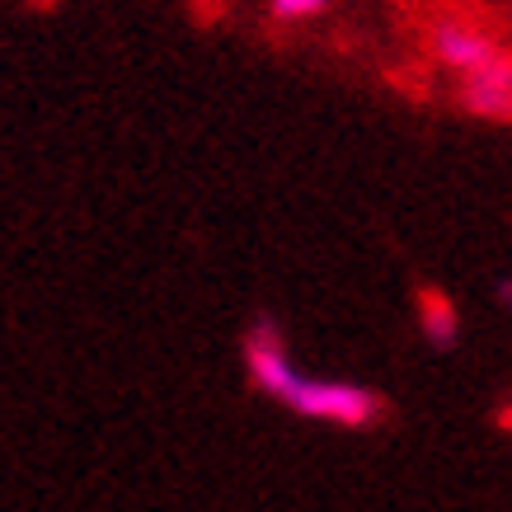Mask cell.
<instances>
[{
    "instance_id": "3",
    "label": "cell",
    "mask_w": 512,
    "mask_h": 512,
    "mask_svg": "<svg viewBox=\"0 0 512 512\" xmlns=\"http://www.w3.org/2000/svg\"><path fill=\"white\" fill-rule=\"evenodd\" d=\"M245 367H249V381L264 390V395H273L278 404H282V395L292 390L296 376H301L273 320H259V325L245 334Z\"/></svg>"
},
{
    "instance_id": "6",
    "label": "cell",
    "mask_w": 512,
    "mask_h": 512,
    "mask_svg": "<svg viewBox=\"0 0 512 512\" xmlns=\"http://www.w3.org/2000/svg\"><path fill=\"white\" fill-rule=\"evenodd\" d=\"M423 325L433 329L437 339H447V334H451V325H456V320H451V311H447V301H442V296H428V301H423Z\"/></svg>"
},
{
    "instance_id": "1",
    "label": "cell",
    "mask_w": 512,
    "mask_h": 512,
    "mask_svg": "<svg viewBox=\"0 0 512 512\" xmlns=\"http://www.w3.org/2000/svg\"><path fill=\"white\" fill-rule=\"evenodd\" d=\"M282 404L315 423H334V428H372L381 419V395L353 381H329V376H296Z\"/></svg>"
},
{
    "instance_id": "4",
    "label": "cell",
    "mask_w": 512,
    "mask_h": 512,
    "mask_svg": "<svg viewBox=\"0 0 512 512\" xmlns=\"http://www.w3.org/2000/svg\"><path fill=\"white\" fill-rule=\"evenodd\" d=\"M461 99L475 118H489V123H508L512 113V62L498 57L494 66H484L475 76L461 80Z\"/></svg>"
},
{
    "instance_id": "5",
    "label": "cell",
    "mask_w": 512,
    "mask_h": 512,
    "mask_svg": "<svg viewBox=\"0 0 512 512\" xmlns=\"http://www.w3.org/2000/svg\"><path fill=\"white\" fill-rule=\"evenodd\" d=\"M329 10H334V0H268V15L278 24H311Z\"/></svg>"
},
{
    "instance_id": "2",
    "label": "cell",
    "mask_w": 512,
    "mask_h": 512,
    "mask_svg": "<svg viewBox=\"0 0 512 512\" xmlns=\"http://www.w3.org/2000/svg\"><path fill=\"white\" fill-rule=\"evenodd\" d=\"M428 47H433L437 66H447L451 76H475L484 66H494L498 57H508L503 43L484 24H470V19H437L433 33H428Z\"/></svg>"
},
{
    "instance_id": "7",
    "label": "cell",
    "mask_w": 512,
    "mask_h": 512,
    "mask_svg": "<svg viewBox=\"0 0 512 512\" xmlns=\"http://www.w3.org/2000/svg\"><path fill=\"white\" fill-rule=\"evenodd\" d=\"M193 5H212V0H193Z\"/></svg>"
}]
</instances>
